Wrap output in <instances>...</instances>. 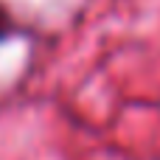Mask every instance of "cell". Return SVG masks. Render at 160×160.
Returning <instances> with one entry per match:
<instances>
[{
    "label": "cell",
    "mask_w": 160,
    "mask_h": 160,
    "mask_svg": "<svg viewBox=\"0 0 160 160\" xmlns=\"http://www.w3.org/2000/svg\"><path fill=\"white\" fill-rule=\"evenodd\" d=\"M11 34H14V25H11L8 14H6V11H3V6H0V42H6Z\"/></svg>",
    "instance_id": "obj_1"
}]
</instances>
